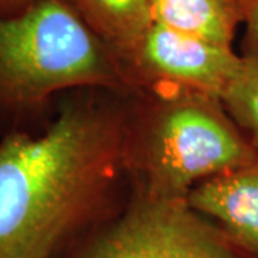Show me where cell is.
Masks as SVG:
<instances>
[{"label":"cell","mask_w":258,"mask_h":258,"mask_svg":"<svg viewBox=\"0 0 258 258\" xmlns=\"http://www.w3.org/2000/svg\"><path fill=\"white\" fill-rule=\"evenodd\" d=\"M72 91L37 132L0 141V258H52L129 172L132 113Z\"/></svg>","instance_id":"cell-1"},{"label":"cell","mask_w":258,"mask_h":258,"mask_svg":"<svg viewBox=\"0 0 258 258\" xmlns=\"http://www.w3.org/2000/svg\"><path fill=\"white\" fill-rule=\"evenodd\" d=\"M134 92L123 64L69 0L0 16V135L46 126L52 102L81 89Z\"/></svg>","instance_id":"cell-2"},{"label":"cell","mask_w":258,"mask_h":258,"mask_svg":"<svg viewBox=\"0 0 258 258\" xmlns=\"http://www.w3.org/2000/svg\"><path fill=\"white\" fill-rule=\"evenodd\" d=\"M232 47L154 23L125 64L135 91H184L221 101L240 64Z\"/></svg>","instance_id":"cell-5"},{"label":"cell","mask_w":258,"mask_h":258,"mask_svg":"<svg viewBox=\"0 0 258 258\" xmlns=\"http://www.w3.org/2000/svg\"><path fill=\"white\" fill-rule=\"evenodd\" d=\"M36 0H0V16L12 18L23 13L29 9Z\"/></svg>","instance_id":"cell-11"},{"label":"cell","mask_w":258,"mask_h":258,"mask_svg":"<svg viewBox=\"0 0 258 258\" xmlns=\"http://www.w3.org/2000/svg\"><path fill=\"white\" fill-rule=\"evenodd\" d=\"M237 72L222 93L221 102L232 120L258 151V43L245 40Z\"/></svg>","instance_id":"cell-9"},{"label":"cell","mask_w":258,"mask_h":258,"mask_svg":"<svg viewBox=\"0 0 258 258\" xmlns=\"http://www.w3.org/2000/svg\"><path fill=\"white\" fill-rule=\"evenodd\" d=\"M52 258H258L186 200L137 189L128 208L92 238L71 241Z\"/></svg>","instance_id":"cell-4"},{"label":"cell","mask_w":258,"mask_h":258,"mask_svg":"<svg viewBox=\"0 0 258 258\" xmlns=\"http://www.w3.org/2000/svg\"><path fill=\"white\" fill-rule=\"evenodd\" d=\"M152 16L154 23L225 47L244 23L240 0H152Z\"/></svg>","instance_id":"cell-7"},{"label":"cell","mask_w":258,"mask_h":258,"mask_svg":"<svg viewBox=\"0 0 258 258\" xmlns=\"http://www.w3.org/2000/svg\"><path fill=\"white\" fill-rule=\"evenodd\" d=\"M257 158L220 99L151 92L145 108L132 113L129 172L137 189L151 195L186 200L198 184Z\"/></svg>","instance_id":"cell-3"},{"label":"cell","mask_w":258,"mask_h":258,"mask_svg":"<svg viewBox=\"0 0 258 258\" xmlns=\"http://www.w3.org/2000/svg\"><path fill=\"white\" fill-rule=\"evenodd\" d=\"M186 201L194 211L258 257V158L198 184Z\"/></svg>","instance_id":"cell-6"},{"label":"cell","mask_w":258,"mask_h":258,"mask_svg":"<svg viewBox=\"0 0 258 258\" xmlns=\"http://www.w3.org/2000/svg\"><path fill=\"white\" fill-rule=\"evenodd\" d=\"M247 26V39L258 43V0H240Z\"/></svg>","instance_id":"cell-10"},{"label":"cell","mask_w":258,"mask_h":258,"mask_svg":"<svg viewBox=\"0 0 258 258\" xmlns=\"http://www.w3.org/2000/svg\"><path fill=\"white\" fill-rule=\"evenodd\" d=\"M69 3L123 68L154 25L152 0H69Z\"/></svg>","instance_id":"cell-8"}]
</instances>
